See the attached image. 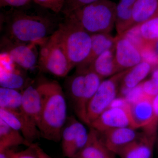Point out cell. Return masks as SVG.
<instances>
[{
	"instance_id": "cell-1",
	"label": "cell",
	"mask_w": 158,
	"mask_h": 158,
	"mask_svg": "<svg viewBox=\"0 0 158 158\" xmlns=\"http://www.w3.org/2000/svg\"><path fill=\"white\" fill-rule=\"evenodd\" d=\"M2 18L4 36L15 42L39 46L56 31L60 23L48 16L32 15L15 9Z\"/></svg>"
},
{
	"instance_id": "cell-2",
	"label": "cell",
	"mask_w": 158,
	"mask_h": 158,
	"mask_svg": "<svg viewBox=\"0 0 158 158\" xmlns=\"http://www.w3.org/2000/svg\"><path fill=\"white\" fill-rule=\"evenodd\" d=\"M38 85L43 95L38 125L40 136L48 141L59 142L68 118L65 94L60 84L54 80L43 81Z\"/></svg>"
},
{
	"instance_id": "cell-3",
	"label": "cell",
	"mask_w": 158,
	"mask_h": 158,
	"mask_svg": "<svg viewBox=\"0 0 158 158\" xmlns=\"http://www.w3.org/2000/svg\"><path fill=\"white\" fill-rule=\"evenodd\" d=\"M59 38L73 68L83 63L90 54L91 34L70 15H65L58 28Z\"/></svg>"
},
{
	"instance_id": "cell-4",
	"label": "cell",
	"mask_w": 158,
	"mask_h": 158,
	"mask_svg": "<svg viewBox=\"0 0 158 158\" xmlns=\"http://www.w3.org/2000/svg\"><path fill=\"white\" fill-rule=\"evenodd\" d=\"M116 5L111 0H100L77 9L69 15L73 16L91 35L110 34L115 25Z\"/></svg>"
},
{
	"instance_id": "cell-5",
	"label": "cell",
	"mask_w": 158,
	"mask_h": 158,
	"mask_svg": "<svg viewBox=\"0 0 158 158\" xmlns=\"http://www.w3.org/2000/svg\"><path fill=\"white\" fill-rule=\"evenodd\" d=\"M40 46L38 67L40 71L64 77L73 68L62 46L58 29Z\"/></svg>"
},
{
	"instance_id": "cell-6",
	"label": "cell",
	"mask_w": 158,
	"mask_h": 158,
	"mask_svg": "<svg viewBox=\"0 0 158 158\" xmlns=\"http://www.w3.org/2000/svg\"><path fill=\"white\" fill-rule=\"evenodd\" d=\"M127 70L123 71L110 78L102 81L87 106V117L89 126L92 122L110 107L116 98L122 79Z\"/></svg>"
},
{
	"instance_id": "cell-7",
	"label": "cell",
	"mask_w": 158,
	"mask_h": 158,
	"mask_svg": "<svg viewBox=\"0 0 158 158\" xmlns=\"http://www.w3.org/2000/svg\"><path fill=\"white\" fill-rule=\"evenodd\" d=\"M88 135L81 122L73 116L68 117L61 134L63 156L68 158L77 157L88 141Z\"/></svg>"
},
{
	"instance_id": "cell-8",
	"label": "cell",
	"mask_w": 158,
	"mask_h": 158,
	"mask_svg": "<svg viewBox=\"0 0 158 158\" xmlns=\"http://www.w3.org/2000/svg\"><path fill=\"white\" fill-rule=\"evenodd\" d=\"M35 43L15 42L3 36L1 40L2 52L7 54L11 61L26 71L33 70L38 66L39 53Z\"/></svg>"
},
{
	"instance_id": "cell-9",
	"label": "cell",
	"mask_w": 158,
	"mask_h": 158,
	"mask_svg": "<svg viewBox=\"0 0 158 158\" xmlns=\"http://www.w3.org/2000/svg\"><path fill=\"white\" fill-rule=\"evenodd\" d=\"M90 127L99 133L122 127L136 129L131 114L130 104L122 106L110 107L90 123Z\"/></svg>"
},
{
	"instance_id": "cell-10",
	"label": "cell",
	"mask_w": 158,
	"mask_h": 158,
	"mask_svg": "<svg viewBox=\"0 0 158 158\" xmlns=\"http://www.w3.org/2000/svg\"><path fill=\"white\" fill-rule=\"evenodd\" d=\"M0 118L21 133L30 145L41 137L37 126L21 110H9L0 108Z\"/></svg>"
},
{
	"instance_id": "cell-11",
	"label": "cell",
	"mask_w": 158,
	"mask_h": 158,
	"mask_svg": "<svg viewBox=\"0 0 158 158\" xmlns=\"http://www.w3.org/2000/svg\"><path fill=\"white\" fill-rule=\"evenodd\" d=\"M116 38L115 57L120 71L132 68L142 61L139 49L122 35Z\"/></svg>"
},
{
	"instance_id": "cell-12",
	"label": "cell",
	"mask_w": 158,
	"mask_h": 158,
	"mask_svg": "<svg viewBox=\"0 0 158 158\" xmlns=\"http://www.w3.org/2000/svg\"><path fill=\"white\" fill-rule=\"evenodd\" d=\"M157 135L143 132L135 140L126 145L117 154L120 158H152Z\"/></svg>"
},
{
	"instance_id": "cell-13",
	"label": "cell",
	"mask_w": 158,
	"mask_h": 158,
	"mask_svg": "<svg viewBox=\"0 0 158 158\" xmlns=\"http://www.w3.org/2000/svg\"><path fill=\"white\" fill-rule=\"evenodd\" d=\"M136 130L131 127L113 129L99 133L102 135L100 137L106 148L117 154L123 148L137 138L140 133Z\"/></svg>"
},
{
	"instance_id": "cell-14",
	"label": "cell",
	"mask_w": 158,
	"mask_h": 158,
	"mask_svg": "<svg viewBox=\"0 0 158 158\" xmlns=\"http://www.w3.org/2000/svg\"><path fill=\"white\" fill-rule=\"evenodd\" d=\"M16 66L7 54L1 53V87L20 90L28 86L26 77L16 69Z\"/></svg>"
},
{
	"instance_id": "cell-15",
	"label": "cell",
	"mask_w": 158,
	"mask_h": 158,
	"mask_svg": "<svg viewBox=\"0 0 158 158\" xmlns=\"http://www.w3.org/2000/svg\"><path fill=\"white\" fill-rule=\"evenodd\" d=\"M22 92L21 110L38 127L43 103L42 93L39 85H29Z\"/></svg>"
},
{
	"instance_id": "cell-16",
	"label": "cell",
	"mask_w": 158,
	"mask_h": 158,
	"mask_svg": "<svg viewBox=\"0 0 158 158\" xmlns=\"http://www.w3.org/2000/svg\"><path fill=\"white\" fill-rule=\"evenodd\" d=\"M87 85L86 69L77 68L76 71L65 80V86L76 114L78 111Z\"/></svg>"
},
{
	"instance_id": "cell-17",
	"label": "cell",
	"mask_w": 158,
	"mask_h": 158,
	"mask_svg": "<svg viewBox=\"0 0 158 158\" xmlns=\"http://www.w3.org/2000/svg\"><path fill=\"white\" fill-rule=\"evenodd\" d=\"M152 69V66L149 63L141 61L127 69L120 83L118 92L119 97L124 98L131 89L140 85Z\"/></svg>"
},
{
	"instance_id": "cell-18",
	"label": "cell",
	"mask_w": 158,
	"mask_h": 158,
	"mask_svg": "<svg viewBox=\"0 0 158 158\" xmlns=\"http://www.w3.org/2000/svg\"><path fill=\"white\" fill-rule=\"evenodd\" d=\"M153 98L144 94L138 100L130 104L131 114L136 129H144L152 121Z\"/></svg>"
},
{
	"instance_id": "cell-19",
	"label": "cell",
	"mask_w": 158,
	"mask_h": 158,
	"mask_svg": "<svg viewBox=\"0 0 158 158\" xmlns=\"http://www.w3.org/2000/svg\"><path fill=\"white\" fill-rule=\"evenodd\" d=\"M91 46L90 54L83 63L77 66V68H88L91 63L100 55L109 50L114 49L116 38L110 34L99 33L91 34Z\"/></svg>"
},
{
	"instance_id": "cell-20",
	"label": "cell",
	"mask_w": 158,
	"mask_h": 158,
	"mask_svg": "<svg viewBox=\"0 0 158 158\" xmlns=\"http://www.w3.org/2000/svg\"><path fill=\"white\" fill-rule=\"evenodd\" d=\"M113 154L105 146L98 132L90 127L88 141L78 157L81 158H113Z\"/></svg>"
},
{
	"instance_id": "cell-21",
	"label": "cell",
	"mask_w": 158,
	"mask_h": 158,
	"mask_svg": "<svg viewBox=\"0 0 158 158\" xmlns=\"http://www.w3.org/2000/svg\"><path fill=\"white\" fill-rule=\"evenodd\" d=\"M101 77L113 76L120 72L115 57V49L105 52L98 57L88 67Z\"/></svg>"
},
{
	"instance_id": "cell-22",
	"label": "cell",
	"mask_w": 158,
	"mask_h": 158,
	"mask_svg": "<svg viewBox=\"0 0 158 158\" xmlns=\"http://www.w3.org/2000/svg\"><path fill=\"white\" fill-rule=\"evenodd\" d=\"M136 0H119L116 4L115 26L118 35L131 27L133 11Z\"/></svg>"
},
{
	"instance_id": "cell-23",
	"label": "cell",
	"mask_w": 158,
	"mask_h": 158,
	"mask_svg": "<svg viewBox=\"0 0 158 158\" xmlns=\"http://www.w3.org/2000/svg\"><path fill=\"white\" fill-rule=\"evenodd\" d=\"M158 11V0H136L133 11L131 27L153 17Z\"/></svg>"
},
{
	"instance_id": "cell-24",
	"label": "cell",
	"mask_w": 158,
	"mask_h": 158,
	"mask_svg": "<svg viewBox=\"0 0 158 158\" xmlns=\"http://www.w3.org/2000/svg\"><path fill=\"white\" fill-rule=\"evenodd\" d=\"M20 145L30 146L19 131L11 127L0 118V151Z\"/></svg>"
},
{
	"instance_id": "cell-25",
	"label": "cell",
	"mask_w": 158,
	"mask_h": 158,
	"mask_svg": "<svg viewBox=\"0 0 158 158\" xmlns=\"http://www.w3.org/2000/svg\"><path fill=\"white\" fill-rule=\"evenodd\" d=\"M22 92L15 89L0 88V108L9 110H21Z\"/></svg>"
},
{
	"instance_id": "cell-26",
	"label": "cell",
	"mask_w": 158,
	"mask_h": 158,
	"mask_svg": "<svg viewBox=\"0 0 158 158\" xmlns=\"http://www.w3.org/2000/svg\"><path fill=\"white\" fill-rule=\"evenodd\" d=\"M145 44H153L158 40V12L153 17L139 25Z\"/></svg>"
},
{
	"instance_id": "cell-27",
	"label": "cell",
	"mask_w": 158,
	"mask_h": 158,
	"mask_svg": "<svg viewBox=\"0 0 158 158\" xmlns=\"http://www.w3.org/2000/svg\"><path fill=\"white\" fill-rule=\"evenodd\" d=\"M120 35L126 38L139 50L145 44L140 32L139 25L130 28Z\"/></svg>"
},
{
	"instance_id": "cell-28",
	"label": "cell",
	"mask_w": 158,
	"mask_h": 158,
	"mask_svg": "<svg viewBox=\"0 0 158 158\" xmlns=\"http://www.w3.org/2000/svg\"><path fill=\"white\" fill-rule=\"evenodd\" d=\"M140 51L142 61L149 63L153 68L158 66V55L155 51L153 44H145Z\"/></svg>"
},
{
	"instance_id": "cell-29",
	"label": "cell",
	"mask_w": 158,
	"mask_h": 158,
	"mask_svg": "<svg viewBox=\"0 0 158 158\" xmlns=\"http://www.w3.org/2000/svg\"><path fill=\"white\" fill-rule=\"evenodd\" d=\"M100 0H65L62 14L68 15L77 9Z\"/></svg>"
},
{
	"instance_id": "cell-30",
	"label": "cell",
	"mask_w": 158,
	"mask_h": 158,
	"mask_svg": "<svg viewBox=\"0 0 158 158\" xmlns=\"http://www.w3.org/2000/svg\"><path fill=\"white\" fill-rule=\"evenodd\" d=\"M153 115L150 124L144 129L143 132L148 135H157L158 129V94L153 98Z\"/></svg>"
},
{
	"instance_id": "cell-31",
	"label": "cell",
	"mask_w": 158,
	"mask_h": 158,
	"mask_svg": "<svg viewBox=\"0 0 158 158\" xmlns=\"http://www.w3.org/2000/svg\"><path fill=\"white\" fill-rule=\"evenodd\" d=\"M38 6L56 14L61 13L65 0H33Z\"/></svg>"
},
{
	"instance_id": "cell-32",
	"label": "cell",
	"mask_w": 158,
	"mask_h": 158,
	"mask_svg": "<svg viewBox=\"0 0 158 158\" xmlns=\"http://www.w3.org/2000/svg\"><path fill=\"white\" fill-rule=\"evenodd\" d=\"M8 153L10 158H38L35 143H33L27 148L19 152H15L10 149H8Z\"/></svg>"
},
{
	"instance_id": "cell-33",
	"label": "cell",
	"mask_w": 158,
	"mask_h": 158,
	"mask_svg": "<svg viewBox=\"0 0 158 158\" xmlns=\"http://www.w3.org/2000/svg\"><path fill=\"white\" fill-rule=\"evenodd\" d=\"M144 94L141 83L135 88L131 89L123 98L131 104L141 98Z\"/></svg>"
},
{
	"instance_id": "cell-34",
	"label": "cell",
	"mask_w": 158,
	"mask_h": 158,
	"mask_svg": "<svg viewBox=\"0 0 158 158\" xmlns=\"http://www.w3.org/2000/svg\"><path fill=\"white\" fill-rule=\"evenodd\" d=\"M142 85L144 94L147 96L154 98L158 94V84L151 78L142 82Z\"/></svg>"
},
{
	"instance_id": "cell-35",
	"label": "cell",
	"mask_w": 158,
	"mask_h": 158,
	"mask_svg": "<svg viewBox=\"0 0 158 158\" xmlns=\"http://www.w3.org/2000/svg\"><path fill=\"white\" fill-rule=\"evenodd\" d=\"M33 0H0L1 8L10 7L13 9H18L27 6Z\"/></svg>"
},
{
	"instance_id": "cell-36",
	"label": "cell",
	"mask_w": 158,
	"mask_h": 158,
	"mask_svg": "<svg viewBox=\"0 0 158 158\" xmlns=\"http://www.w3.org/2000/svg\"><path fill=\"white\" fill-rule=\"evenodd\" d=\"M35 147L38 158H52L38 144H35Z\"/></svg>"
},
{
	"instance_id": "cell-37",
	"label": "cell",
	"mask_w": 158,
	"mask_h": 158,
	"mask_svg": "<svg viewBox=\"0 0 158 158\" xmlns=\"http://www.w3.org/2000/svg\"><path fill=\"white\" fill-rule=\"evenodd\" d=\"M151 78L155 81L158 84V66L153 68Z\"/></svg>"
},
{
	"instance_id": "cell-38",
	"label": "cell",
	"mask_w": 158,
	"mask_h": 158,
	"mask_svg": "<svg viewBox=\"0 0 158 158\" xmlns=\"http://www.w3.org/2000/svg\"><path fill=\"white\" fill-rule=\"evenodd\" d=\"M8 149L0 151V158H10L8 153Z\"/></svg>"
},
{
	"instance_id": "cell-39",
	"label": "cell",
	"mask_w": 158,
	"mask_h": 158,
	"mask_svg": "<svg viewBox=\"0 0 158 158\" xmlns=\"http://www.w3.org/2000/svg\"><path fill=\"white\" fill-rule=\"evenodd\" d=\"M153 47L156 52L158 55V40L153 44Z\"/></svg>"
},
{
	"instance_id": "cell-40",
	"label": "cell",
	"mask_w": 158,
	"mask_h": 158,
	"mask_svg": "<svg viewBox=\"0 0 158 158\" xmlns=\"http://www.w3.org/2000/svg\"><path fill=\"white\" fill-rule=\"evenodd\" d=\"M157 141H158V137H157Z\"/></svg>"
},
{
	"instance_id": "cell-41",
	"label": "cell",
	"mask_w": 158,
	"mask_h": 158,
	"mask_svg": "<svg viewBox=\"0 0 158 158\" xmlns=\"http://www.w3.org/2000/svg\"><path fill=\"white\" fill-rule=\"evenodd\" d=\"M76 158H81L80 157H77Z\"/></svg>"
},
{
	"instance_id": "cell-42",
	"label": "cell",
	"mask_w": 158,
	"mask_h": 158,
	"mask_svg": "<svg viewBox=\"0 0 158 158\" xmlns=\"http://www.w3.org/2000/svg\"></svg>"
}]
</instances>
